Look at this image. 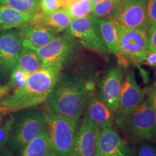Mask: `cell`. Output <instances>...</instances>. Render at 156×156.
I'll use <instances>...</instances> for the list:
<instances>
[{
    "label": "cell",
    "instance_id": "6da1fadb",
    "mask_svg": "<svg viewBox=\"0 0 156 156\" xmlns=\"http://www.w3.org/2000/svg\"><path fill=\"white\" fill-rule=\"evenodd\" d=\"M60 73L61 69L51 67H42L30 73L24 86L14 90L0 101V111L3 114L17 112L45 102Z\"/></svg>",
    "mask_w": 156,
    "mask_h": 156
},
{
    "label": "cell",
    "instance_id": "7a4b0ae2",
    "mask_svg": "<svg viewBox=\"0 0 156 156\" xmlns=\"http://www.w3.org/2000/svg\"><path fill=\"white\" fill-rule=\"evenodd\" d=\"M87 89L77 75H60L45 101L47 111L68 118L80 119L85 111Z\"/></svg>",
    "mask_w": 156,
    "mask_h": 156
},
{
    "label": "cell",
    "instance_id": "3957f363",
    "mask_svg": "<svg viewBox=\"0 0 156 156\" xmlns=\"http://www.w3.org/2000/svg\"><path fill=\"white\" fill-rule=\"evenodd\" d=\"M44 129L56 156H74L79 119L46 111L43 113Z\"/></svg>",
    "mask_w": 156,
    "mask_h": 156
},
{
    "label": "cell",
    "instance_id": "277c9868",
    "mask_svg": "<svg viewBox=\"0 0 156 156\" xmlns=\"http://www.w3.org/2000/svg\"><path fill=\"white\" fill-rule=\"evenodd\" d=\"M116 122L129 141L137 142L156 140V115L149 96L131 114Z\"/></svg>",
    "mask_w": 156,
    "mask_h": 156
},
{
    "label": "cell",
    "instance_id": "5b68a950",
    "mask_svg": "<svg viewBox=\"0 0 156 156\" xmlns=\"http://www.w3.org/2000/svg\"><path fill=\"white\" fill-rule=\"evenodd\" d=\"M8 144L13 153L20 155L25 146L44 130L43 112L34 107L15 112Z\"/></svg>",
    "mask_w": 156,
    "mask_h": 156
},
{
    "label": "cell",
    "instance_id": "8992f818",
    "mask_svg": "<svg viewBox=\"0 0 156 156\" xmlns=\"http://www.w3.org/2000/svg\"><path fill=\"white\" fill-rule=\"evenodd\" d=\"M66 34L83 47L106 57L108 51L105 46L99 29L97 17L92 15L73 19Z\"/></svg>",
    "mask_w": 156,
    "mask_h": 156
},
{
    "label": "cell",
    "instance_id": "52a82bcc",
    "mask_svg": "<svg viewBox=\"0 0 156 156\" xmlns=\"http://www.w3.org/2000/svg\"><path fill=\"white\" fill-rule=\"evenodd\" d=\"M116 25L120 48L119 59L124 64L128 62H143L149 50L147 31L128 28L119 24Z\"/></svg>",
    "mask_w": 156,
    "mask_h": 156
},
{
    "label": "cell",
    "instance_id": "ba28073f",
    "mask_svg": "<svg viewBox=\"0 0 156 156\" xmlns=\"http://www.w3.org/2000/svg\"><path fill=\"white\" fill-rule=\"evenodd\" d=\"M41 60L43 67L61 69L75 54V40L67 34L56 36L47 44L35 50Z\"/></svg>",
    "mask_w": 156,
    "mask_h": 156
},
{
    "label": "cell",
    "instance_id": "9c48e42d",
    "mask_svg": "<svg viewBox=\"0 0 156 156\" xmlns=\"http://www.w3.org/2000/svg\"><path fill=\"white\" fill-rule=\"evenodd\" d=\"M108 18L128 28L147 31L151 25L145 0H122L115 6Z\"/></svg>",
    "mask_w": 156,
    "mask_h": 156
},
{
    "label": "cell",
    "instance_id": "30bf717a",
    "mask_svg": "<svg viewBox=\"0 0 156 156\" xmlns=\"http://www.w3.org/2000/svg\"><path fill=\"white\" fill-rule=\"evenodd\" d=\"M144 100V93L136 83L132 72L126 73L123 78L119 101L117 109L116 122L123 119L131 114Z\"/></svg>",
    "mask_w": 156,
    "mask_h": 156
},
{
    "label": "cell",
    "instance_id": "8fae6325",
    "mask_svg": "<svg viewBox=\"0 0 156 156\" xmlns=\"http://www.w3.org/2000/svg\"><path fill=\"white\" fill-rule=\"evenodd\" d=\"M23 48L17 30H4L0 34V76L10 75Z\"/></svg>",
    "mask_w": 156,
    "mask_h": 156
},
{
    "label": "cell",
    "instance_id": "7c38bea8",
    "mask_svg": "<svg viewBox=\"0 0 156 156\" xmlns=\"http://www.w3.org/2000/svg\"><path fill=\"white\" fill-rule=\"evenodd\" d=\"M123 78L122 69L114 67L107 72L99 83L98 97L114 113L118 107Z\"/></svg>",
    "mask_w": 156,
    "mask_h": 156
},
{
    "label": "cell",
    "instance_id": "4fadbf2b",
    "mask_svg": "<svg viewBox=\"0 0 156 156\" xmlns=\"http://www.w3.org/2000/svg\"><path fill=\"white\" fill-rule=\"evenodd\" d=\"M95 156H133V151L116 129L108 127L100 132Z\"/></svg>",
    "mask_w": 156,
    "mask_h": 156
},
{
    "label": "cell",
    "instance_id": "5bb4252c",
    "mask_svg": "<svg viewBox=\"0 0 156 156\" xmlns=\"http://www.w3.org/2000/svg\"><path fill=\"white\" fill-rule=\"evenodd\" d=\"M23 47L35 51L47 44L57 36V33L44 25L30 23L16 28Z\"/></svg>",
    "mask_w": 156,
    "mask_h": 156
},
{
    "label": "cell",
    "instance_id": "9a60e30c",
    "mask_svg": "<svg viewBox=\"0 0 156 156\" xmlns=\"http://www.w3.org/2000/svg\"><path fill=\"white\" fill-rule=\"evenodd\" d=\"M101 130L86 117L78 128L74 156H95Z\"/></svg>",
    "mask_w": 156,
    "mask_h": 156
},
{
    "label": "cell",
    "instance_id": "2e32d148",
    "mask_svg": "<svg viewBox=\"0 0 156 156\" xmlns=\"http://www.w3.org/2000/svg\"><path fill=\"white\" fill-rule=\"evenodd\" d=\"M85 116L100 130L112 127L115 122L114 113L111 111L96 95H90L86 102Z\"/></svg>",
    "mask_w": 156,
    "mask_h": 156
},
{
    "label": "cell",
    "instance_id": "e0dca14e",
    "mask_svg": "<svg viewBox=\"0 0 156 156\" xmlns=\"http://www.w3.org/2000/svg\"><path fill=\"white\" fill-rule=\"evenodd\" d=\"M38 13L30 14L0 4V30L16 29L23 25L36 23Z\"/></svg>",
    "mask_w": 156,
    "mask_h": 156
},
{
    "label": "cell",
    "instance_id": "ac0fdd59",
    "mask_svg": "<svg viewBox=\"0 0 156 156\" xmlns=\"http://www.w3.org/2000/svg\"><path fill=\"white\" fill-rule=\"evenodd\" d=\"M101 38L108 52L120 56L116 23L109 18H98Z\"/></svg>",
    "mask_w": 156,
    "mask_h": 156
},
{
    "label": "cell",
    "instance_id": "d6986e66",
    "mask_svg": "<svg viewBox=\"0 0 156 156\" xmlns=\"http://www.w3.org/2000/svg\"><path fill=\"white\" fill-rule=\"evenodd\" d=\"M72 20L73 19L69 16L67 12L60 8L48 15H43L39 12L36 23L47 26L58 34L67 30Z\"/></svg>",
    "mask_w": 156,
    "mask_h": 156
},
{
    "label": "cell",
    "instance_id": "ffe728a7",
    "mask_svg": "<svg viewBox=\"0 0 156 156\" xmlns=\"http://www.w3.org/2000/svg\"><path fill=\"white\" fill-rule=\"evenodd\" d=\"M51 153H54V152L44 129L25 146L20 155V156H48Z\"/></svg>",
    "mask_w": 156,
    "mask_h": 156
},
{
    "label": "cell",
    "instance_id": "44dd1931",
    "mask_svg": "<svg viewBox=\"0 0 156 156\" xmlns=\"http://www.w3.org/2000/svg\"><path fill=\"white\" fill-rule=\"evenodd\" d=\"M15 67L30 74L41 68L43 64L35 51L23 47Z\"/></svg>",
    "mask_w": 156,
    "mask_h": 156
},
{
    "label": "cell",
    "instance_id": "7402d4cb",
    "mask_svg": "<svg viewBox=\"0 0 156 156\" xmlns=\"http://www.w3.org/2000/svg\"><path fill=\"white\" fill-rule=\"evenodd\" d=\"M0 4L23 12H40V0H0Z\"/></svg>",
    "mask_w": 156,
    "mask_h": 156
},
{
    "label": "cell",
    "instance_id": "603a6c76",
    "mask_svg": "<svg viewBox=\"0 0 156 156\" xmlns=\"http://www.w3.org/2000/svg\"><path fill=\"white\" fill-rule=\"evenodd\" d=\"M93 4L91 0H77L64 9L72 19L86 17L91 15Z\"/></svg>",
    "mask_w": 156,
    "mask_h": 156
},
{
    "label": "cell",
    "instance_id": "cb8c5ba5",
    "mask_svg": "<svg viewBox=\"0 0 156 156\" xmlns=\"http://www.w3.org/2000/svg\"><path fill=\"white\" fill-rule=\"evenodd\" d=\"M116 4L112 0H101L93 4L91 15L97 18L108 17L114 9Z\"/></svg>",
    "mask_w": 156,
    "mask_h": 156
},
{
    "label": "cell",
    "instance_id": "d4e9b609",
    "mask_svg": "<svg viewBox=\"0 0 156 156\" xmlns=\"http://www.w3.org/2000/svg\"><path fill=\"white\" fill-rule=\"evenodd\" d=\"M29 75L30 73L15 67L10 73V81L9 84L12 89L14 90L23 87L28 80Z\"/></svg>",
    "mask_w": 156,
    "mask_h": 156
},
{
    "label": "cell",
    "instance_id": "484cf974",
    "mask_svg": "<svg viewBox=\"0 0 156 156\" xmlns=\"http://www.w3.org/2000/svg\"><path fill=\"white\" fill-rule=\"evenodd\" d=\"M133 156H156V145L150 141L136 142L133 149Z\"/></svg>",
    "mask_w": 156,
    "mask_h": 156
},
{
    "label": "cell",
    "instance_id": "4316f807",
    "mask_svg": "<svg viewBox=\"0 0 156 156\" xmlns=\"http://www.w3.org/2000/svg\"><path fill=\"white\" fill-rule=\"evenodd\" d=\"M12 122L13 116H10L5 122L2 121L0 122V153L5 151V145L8 144Z\"/></svg>",
    "mask_w": 156,
    "mask_h": 156
},
{
    "label": "cell",
    "instance_id": "83f0119b",
    "mask_svg": "<svg viewBox=\"0 0 156 156\" xmlns=\"http://www.w3.org/2000/svg\"><path fill=\"white\" fill-rule=\"evenodd\" d=\"M61 8L59 0H40V12L48 15Z\"/></svg>",
    "mask_w": 156,
    "mask_h": 156
},
{
    "label": "cell",
    "instance_id": "f1b7e54d",
    "mask_svg": "<svg viewBox=\"0 0 156 156\" xmlns=\"http://www.w3.org/2000/svg\"><path fill=\"white\" fill-rule=\"evenodd\" d=\"M145 4L151 25H156V0H145Z\"/></svg>",
    "mask_w": 156,
    "mask_h": 156
},
{
    "label": "cell",
    "instance_id": "f546056e",
    "mask_svg": "<svg viewBox=\"0 0 156 156\" xmlns=\"http://www.w3.org/2000/svg\"><path fill=\"white\" fill-rule=\"evenodd\" d=\"M148 48L156 51V25H151L147 30Z\"/></svg>",
    "mask_w": 156,
    "mask_h": 156
},
{
    "label": "cell",
    "instance_id": "4dcf8cb0",
    "mask_svg": "<svg viewBox=\"0 0 156 156\" xmlns=\"http://www.w3.org/2000/svg\"><path fill=\"white\" fill-rule=\"evenodd\" d=\"M143 62H145L148 66L156 68V51L148 50L147 55L145 56V61Z\"/></svg>",
    "mask_w": 156,
    "mask_h": 156
},
{
    "label": "cell",
    "instance_id": "1f68e13d",
    "mask_svg": "<svg viewBox=\"0 0 156 156\" xmlns=\"http://www.w3.org/2000/svg\"><path fill=\"white\" fill-rule=\"evenodd\" d=\"M148 96H149L150 98H151L152 106L153 107L154 112H155V115H156V82L154 84L153 88L151 89V93H150V94Z\"/></svg>",
    "mask_w": 156,
    "mask_h": 156
},
{
    "label": "cell",
    "instance_id": "d6a6232c",
    "mask_svg": "<svg viewBox=\"0 0 156 156\" xmlns=\"http://www.w3.org/2000/svg\"><path fill=\"white\" fill-rule=\"evenodd\" d=\"M12 90V87L9 84L7 85H0V101L4 97H5L6 95H7L10 93Z\"/></svg>",
    "mask_w": 156,
    "mask_h": 156
},
{
    "label": "cell",
    "instance_id": "836d02e7",
    "mask_svg": "<svg viewBox=\"0 0 156 156\" xmlns=\"http://www.w3.org/2000/svg\"><path fill=\"white\" fill-rule=\"evenodd\" d=\"M60 5H61L62 9H66L69 6H70L72 4H73L77 0H59Z\"/></svg>",
    "mask_w": 156,
    "mask_h": 156
},
{
    "label": "cell",
    "instance_id": "e575fe53",
    "mask_svg": "<svg viewBox=\"0 0 156 156\" xmlns=\"http://www.w3.org/2000/svg\"><path fill=\"white\" fill-rule=\"evenodd\" d=\"M0 156H12V155L10 153H9L8 151H5L0 153Z\"/></svg>",
    "mask_w": 156,
    "mask_h": 156
},
{
    "label": "cell",
    "instance_id": "d590c367",
    "mask_svg": "<svg viewBox=\"0 0 156 156\" xmlns=\"http://www.w3.org/2000/svg\"><path fill=\"white\" fill-rule=\"evenodd\" d=\"M3 115H4L3 113L0 111V122L3 120Z\"/></svg>",
    "mask_w": 156,
    "mask_h": 156
},
{
    "label": "cell",
    "instance_id": "8d00e7d4",
    "mask_svg": "<svg viewBox=\"0 0 156 156\" xmlns=\"http://www.w3.org/2000/svg\"><path fill=\"white\" fill-rule=\"evenodd\" d=\"M112 1L114 2L115 4H116V5L117 4H118L119 2H120L122 1V0H112Z\"/></svg>",
    "mask_w": 156,
    "mask_h": 156
},
{
    "label": "cell",
    "instance_id": "74e56055",
    "mask_svg": "<svg viewBox=\"0 0 156 156\" xmlns=\"http://www.w3.org/2000/svg\"><path fill=\"white\" fill-rule=\"evenodd\" d=\"M91 1H92V2H93V4H95V3H96V2H98L101 1V0H91Z\"/></svg>",
    "mask_w": 156,
    "mask_h": 156
},
{
    "label": "cell",
    "instance_id": "f35d334b",
    "mask_svg": "<svg viewBox=\"0 0 156 156\" xmlns=\"http://www.w3.org/2000/svg\"><path fill=\"white\" fill-rule=\"evenodd\" d=\"M48 156H56V155L54 153H51L50 155H48Z\"/></svg>",
    "mask_w": 156,
    "mask_h": 156
}]
</instances>
